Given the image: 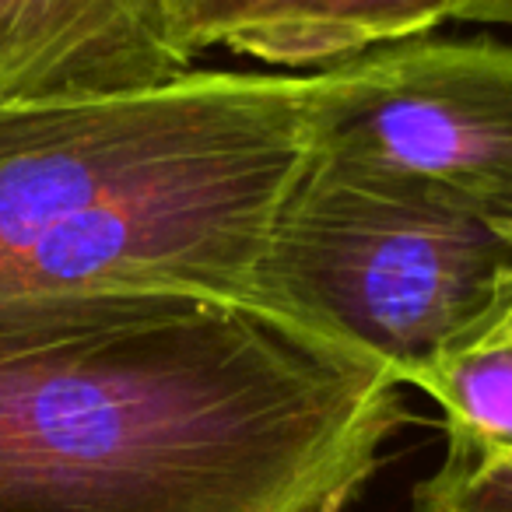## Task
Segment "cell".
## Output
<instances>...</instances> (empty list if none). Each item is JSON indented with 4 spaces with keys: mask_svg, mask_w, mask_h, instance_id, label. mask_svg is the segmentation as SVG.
Returning <instances> with one entry per match:
<instances>
[{
    "mask_svg": "<svg viewBox=\"0 0 512 512\" xmlns=\"http://www.w3.org/2000/svg\"><path fill=\"white\" fill-rule=\"evenodd\" d=\"M400 383L249 299H0V512H341Z\"/></svg>",
    "mask_w": 512,
    "mask_h": 512,
    "instance_id": "1",
    "label": "cell"
},
{
    "mask_svg": "<svg viewBox=\"0 0 512 512\" xmlns=\"http://www.w3.org/2000/svg\"><path fill=\"white\" fill-rule=\"evenodd\" d=\"M313 74L186 71L130 92L0 102V299H246L309 158Z\"/></svg>",
    "mask_w": 512,
    "mask_h": 512,
    "instance_id": "2",
    "label": "cell"
},
{
    "mask_svg": "<svg viewBox=\"0 0 512 512\" xmlns=\"http://www.w3.org/2000/svg\"><path fill=\"white\" fill-rule=\"evenodd\" d=\"M246 299L407 386L512 330V232L306 158Z\"/></svg>",
    "mask_w": 512,
    "mask_h": 512,
    "instance_id": "3",
    "label": "cell"
},
{
    "mask_svg": "<svg viewBox=\"0 0 512 512\" xmlns=\"http://www.w3.org/2000/svg\"><path fill=\"white\" fill-rule=\"evenodd\" d=\"M309 158L512 232V46L404 39L313 74Z\"/></svg>",
    "mask_w": 512,
    "mask_h": 512,
    "instance_id": "4",
    "label": "cell"
},
{
    "mask_svg": "<svg viewBox=\"0 0 512 512\" xmlns=\"http://www.w3.org/2000/svg\"><path fill=\"white\" fill-rule=\"evenodd\" d=\"M186 71L165 0H0V102L130 92Z\"/></svg>",
    "mask_w": 512,
    "mask_h": 512,
    "instance_id": "5",
    "label": "cell"
},
{
    "mask_svg": "<svg viewBox=\"0 0 512 512\" xmlns=\"http://www.w3.org/2000/svg\"><path fill=\"white\" fill-rule=\"evenodd\" d=\"M463 0H165V25L193 64L232 50L264 64H341L456 22Z\"/></svg>",
    "mask_w": 512,
    "mask_h": 512,
    "instance_id": "6",
    "label": "cell"
},
{
    "mask_svg": "<svg viewBox=\"0 0 512 512\" xmlns=\"http://www.w3.org/2000/svg\"><path fill=\"white\" fill-rule=\"evenodd\" d=\"M407 386L446 414V467L512 460V330L418 372Z\"/></svg>",
    "mask_w": 512,
    "mask_h": 512,
    "instance_id": "7",
    "label": "cell"
},
{
    "mask_svg": "<svg viewBox=\"0 0 512 512\" xmlns=\"http://www.w3.org/2000/svg\"><path fill=\"white\" fill-rule=\"evenodd\" d=\"M411 512H512V460L446 467L414 488Z\"/></svg>",
    "mask_w": 512,
    "mask_h": 512,
    "instance_id": "8",
    "label": "cell"
},
{
    "mask_svg": "<svg viewBox=\"0 0 512 512\" xmlns=\"http://www.w3.org/2000/svg\"><path fill=\"white\" fill-rule=\"evenodd\" d=\"M456 22L512 25V0H463Z\"/></svg>",
    "mask_w": 512,
    "mask_h": 512,
    "instance_id": "9",
    "label": "cell"
}]
</instances>
